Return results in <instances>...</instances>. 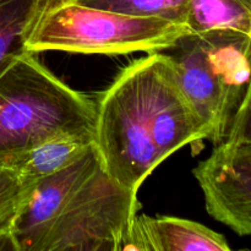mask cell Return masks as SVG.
Instances as JSON below:
<instances>
[{
	"instance_id": "6da1fadb",
	"label": "cell",
	"mask_w": 251,
	"mask_h": 251,
	"mask_svg": "<svg viewBox=\"0 0 251 251\" xmlns=\"http://www.w3.org/2000/svg\"><path fill=\"white\" fill-rule=\"evenodd\" d=\"M96 108L95 144L102 168L135 193L167 157L206 140L163 51L132 61Z\"/></svg>"
},
{
	"instance_id": "4fadbf2b",
	"label": "cell",
	"mask_w": 251,
	"mask_h": 251,
	"mask_svg": "<svg viewBox=\"0 0 251 251\" xmlns=\"http://www.w3.org/2000/svg\"><path fill=\"white\" fill-rule=\"evenodd\" d=\"M78 4L139 17H156L185 25L189 0H75Z\"/></svg>"
},
{
	"instance_id": "3957f363",
	"label": "cell",
	"mask_w": 251,
	"mask_h": 251,
	"mask_svg": "<svg viewBox=\"0 0 251 251\" xmlns=\"http://www.w3.org/2000/svg\"><path fill=\"white\" fill-rule=\"evenodd\" d=\"M163 51L179 86L215 145L225 141L251 78V37L234 31L188 32Z\"/></svg>"
},
{
	"instance_id": "8fae6325",
	"label": "cell",
	"mask_w": 251,
	"mask_h": 251,
	"mask_svg": "<svg viewBox=\"0 0 251 251\" xmlns=\"http://www.w3.org/2000/svg\"><path fill=\"white\" fill-rule=\"evenodd\" d=\"M185 26L191 33L234 31L251 34V0H189Z\"/></svg>"
},
{
	"instance_id": "9c48e42d",
	"label": "cell",
	"mask_w": 251,
	"mask_h": 251,
	"mask_svg": "<svg viewBox=\"0 0 251 251\" xmlns=\"http://www.w3.org/2000/svg\"><path fill=\"white\" fill-rule=\"evenodd\" d=\"M93 145L95 134L60 135L17 154L7 166L16 168L28 180L37 181L68 167Z\"/></svg>"
},
{
	"instance_id": "5b68a950",
	"label": "cell",
	"mask_w": 251,
	"mask_h": 251,
	"mask_svg": "<svg viewBox=\"0 0 251 251\" xmlns=\"http://www.w3.org/2000/svg\"><path fill=\"white\" fill-rule=\"evenodd\" d=\"M139 208L137 193L100 167L66 205L41 251H125Z\"/></svg>"
},
{
	"instance_id": "7c38bea8",
	"label": "cell",
	"mask_w": 251,
	"mask_h": 251,
	"mask_svg": "<svg viewBox=\"0 0 251 251\" xmlns=\"http://www.w3.org/2000/svg\"><path fill=\"white\" fill-rule=\"evenodd\" d=\"M34 183L25 178L14 167L0 164V251H16L11 226Z\"/></svg>"
},
{
	"instance_id": "277c9868",
	"label": "cell",
	"mask_w": 251,
	"mask_h": 251,
	"mask_svg": "<svg viewBox=\"0 0 251 251\" xmlns=\"http://www.w3.org/2000/svg\"><path fill=\"white\" fill-rule=\"evenodd\" d=\"M189 29L156 17H139L59 0L39 19L27 41L32 53L63 50L82 54H126L171 48Z\"/></svg>"
},
{
	"instance_id": "7a4b0ae2",
	"label": "cell",
	"mask_w": 251,
	"mask_h": 251,
	"mask_svg": "<svg viewBox=\"0 0 251 251\" xmlns=\"http://www.w3.org/2000/svg\"><path fill=\"white\" fill-rule=\"evenodd\" d=\"M96 103L47 69L34 53L0 75V164L53 137L95 134Z\"/></svg>"
},
{
	"instance_id": "5bb4252c",
	"label": "cell",
	"mask_w": 251,
	"mask_h": 251,
	"mask_svg": "<svg viewBox=\"0 0 251 251\" xmlns=\"http://www.w3.org/2000/svg\"><path fill=\"white\" fill-rule=\"evenodd\" d=\"M225 141L251 142V78L244 100L233 118Z\"/></svg>"
},
{
	"instance_id": "8992f818",
	"label": "cell",
	"mask_w": 251,
	"mask_h": 251,
	"mask_svg": "<svg viewBox=\"0 0 251 251\" xmlns=\"http://www.w3.org/2000/svg\"><path fill=\"white\" fill-rule=\"evenodd\" d=\"M211 217L251 237V142L222 141L193 171Z\"/></svg>"
},
{
	"instance_id": "ba28073f",
	"label": "cell",
	"mask_w": 251,
	"mask_h": 251,
	"mask_svg": "<svg viewBox=\"0 0 251 251\" xmlns=\"http://www.w3.org/2000/svg\"><path fill=\"white\" fill-rule=\"evenodd\" d=\"M126 250L229 251L227 239L198 222L169 216H136Z\"/></svg>"
},
{
	"instance_id": "30bf717a",
	"label": "cell",
	"mask_w": 251,
	"mask_h": 251,
	"mask_svg": "<svg viewBox=\"0 0 251 251\" xmlns=\"http://www.w3.org/2000/svg\"><path fill=\"white\" fill-rule=\"evenodd\" d=\"M59 0H0V75L24 54L42 15Z\"/></svg>"
},
{
	"instance_id": "52a82bcc",
	"label": "cell",
	"mask_w": 251,
	"mask_h": 251,
	"mask_svg": "<svg viewBox=\"0 0 251 251\" xmlns=\"http://www.w3.org/2000/svg\"><path fill=\"white\" fill-rule=\"evenodd\" d=\"M102 167L96 144L65 168L38 179L11 226L16 251H41L51 227L78 189Z\"/></svg>"
},
{
	"instance_id": "9a60e30c",
	"label": "cell",
	"mask_w": 251,
	"mask_h": 251,
	"mask_svg": "<svg viewBox=\"0 0 251 251\" xmlns=\"http://www.w3.org/2000/svg\"><path fill=\"white\" fill-rule=\"evenodd\" d=\"M250 37H251V34H250Z\"/></svg>"
}]
</instances>
